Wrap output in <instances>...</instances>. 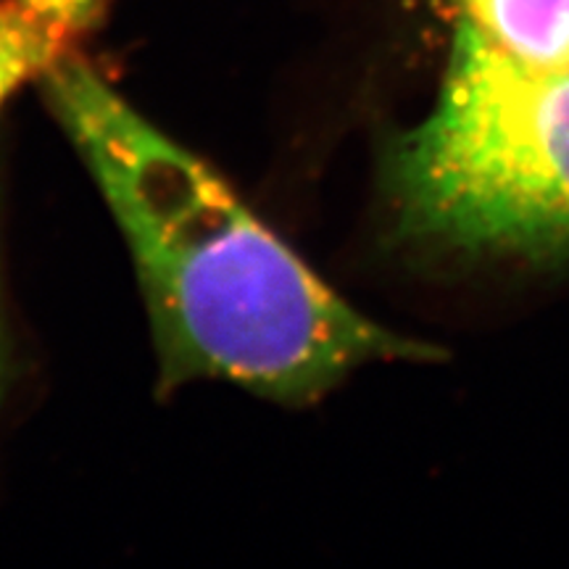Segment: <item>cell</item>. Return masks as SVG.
Returning <instances> with one entry per match:
<instances>
[{
    "label": "cell",
    "instance_id": "obj_1",
    "mask_svg": "<svg viewBox=\"0 0 569 569\" xmlns=\"http://www.w3.org/2000/svg\"><path fill=\"white\" fill-rule=\"evenodd\" d=\"M138 267L167 386L227 380L317 401L369 361L438 356L348 306L222 177L142 119L71 51L42 74Z\"/></svg>",
    "mask_w": 569,
    "mask_h": 569
},
{
    "label": "cell",
    "instance_id": "obj_2",
    "mask_svg": "<svg viewBox=\"0 0 569 569\" xmlns=\"http://www.w3.org/2000/svg\"><path fill=\"white\" fill-rule=\"evenodd\" d=\"M432 111L396 140L398 227L457 251L569 256V0H425Z\"/></svg>",
    "mask_w": 569,
    "mask_h": 569
}]
</instances>
